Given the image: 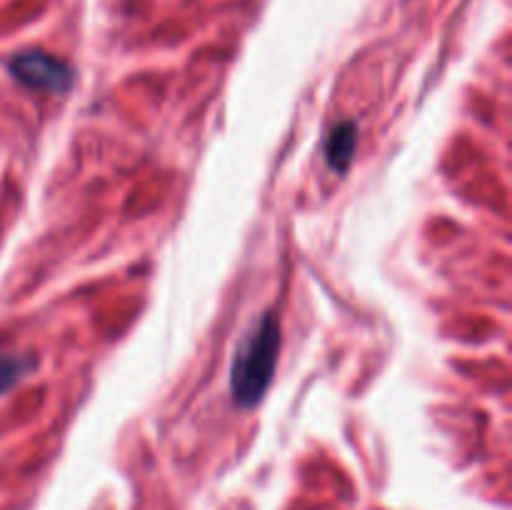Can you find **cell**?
<instances>
[{"label": "cell", "mask_w": 512, "mask_h": 510, "mask_svg": "<svg viewBox=\"0 0 512 510\" xmlns=\"http://www.w3.org/2000/svg\"><path fill=\"white\" fill-rule=\"evenodd\" d=\"M283 330L275 313H263L245 333L230 365V393L240 408H253L268 393L278 368Z\"/></svg>", "instance_id": "1"}, {"label": "cell", "mask_w": 512, "mask_h": 510, "mask_svg": "<svg viewBox=\"0 0 512 510\" xmlns=\"http://www.w3.org/2000/svg\"><path fill=\"white\" fill-rule=\"evenodd\" d=\"M8 70L18 83L35 90H43V93L63 95L73 88V70L63 60L40 53V50H28V53L13 55V60L8 63Z\"/></svg>", "instance_id": "2"}, {"label": "cell", "mask_w": 512, "mask_h": 510, "mask_svg": "<svg viewBox=\"0 0 512 510\" xmlns=\"http://www.w3.org/2000/svg\"><path fill=\"white\" fill-rule=\"evenodd\" d=\"M355 148H358V125L345 120L330 130L328 140H325V160L335 173H345L353 163Z\"/></svg>", "instance_id": "3"}, {"label": "cell", "mask_w": 512, "mask_h": 510, "mask_svg": "<svg viewBox=\"0 0 512 510\" xmlns=\"http://www.w3.org/2000/svg\"><path fill=\"white\" fill-rule=\"evenodd\" d=\"M30 358H18V355H0V395L8 393L30 368H33Z\"/></svg>", "instance_id": "4"}]
</instances>
